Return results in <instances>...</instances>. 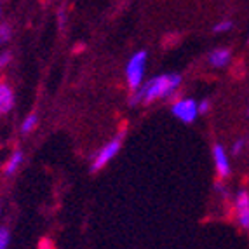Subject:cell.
I'll return each instance as SVG.
<instances>
[{"label":"cell","mask_w":249,"mask_h":249,"mask_svg":"<svg viewBox=\"0 0 249 249\" xmlns=\"http://www.w3.org/2000/svg\"><path fill=\"white\" fill-rule=\"evenodd\" d=\"M9 242H11V232H9V229L2 227L0 229V249H7Z\"/></svg>","instance_id":"cell-13"},{"label":"cell","mask_w":249,"mask_h":249,"mask_svg":"<svg viewBox=\"0 0 249 249\" xmlns=\"http://www.w3.org/2000/svg\"><path fill=\"white\" fill-rule=\"evenodd\" d=\"M23 152L21 150H16V152H13L11 154V157H9V160H7V164H5V169H4V173L7 176H13L14 173H16L18 169L21 167V164H23Z\"/></svg>","instance_id":"cell-9"},{"label":"cell","mask_w":249,"mask_h":249,"mask_svg":"<svg viewBox=\"0 0 249 249\" xmlns=\"http://www.w3.org/2000/svg\"><path fill=\"white\" fill-rule=\"evenodd\" d=\"M121 146H122V134H119V136H115L113 140H110V142H108L107 145H105L103 148L94 155L92 164H91V169L92 171L103 169L107 164H110V162L117 157V154L121 152Z\"/></svg>","instance_id":"cell-4"},{"label":"cell","mask_w":249,"mask_h":249,"mask_svg":"<svg viewBox=\"0 0 249 249\" xmlns=\"http://www.w3.org/2000/svg\"><path fill=\"white\" fill-rule=\"evenodd\" d=\"M248 112H249V107H248Z\"/></svg>","instance_id":"cell-18"},{"label":"cell","mask_w":249,"mask_h":249,"mask_svg":"<svg viewBox=\"0 0 249 249\" xmlns=\"http://www.w3.org/2000/svg\"><path fill=\"white\" fill-rule=\"evenodd\" d=\"M208 61L213 68H225L229 67V63L232 61V53L229 49H225V47H218V49L209 53Z\"/></svg>","instance_id":"cell-8"},{"label":"cell","mask_w":249,"mask_h":249,"mask_svg":"<svg viewBox=\"0 0 249 249\" xmlns=\"http://www.w3.org/2000/svg\"><path fill=\"white\" fill-rule=\"evenodd\" d=\"M244 146H246L244 140H237V142L233 143V146H232V155H241L242 150H244Z\"/></svg>","instance_id":"cell-14"},{"label":"cell","mask_w":249,"mask_h":249,"mask_svg":"<svg viewBox=\"0 0 249 249\" xmlns=\"http://www.w3.org/2000/svg\"><path fill=\"white\" fill-rule=\"evenodd\" d=\"M171 113L178 119V121L185 122V124H192L196 122V119L200 115L199 113V105L194 98H179L175 103L171 105Z\"/></svg>","instance_id":"cell-3"},{"label":"cell","mask_w":249,"mask_h":249,"mask_svg":"<svg viewBox=\"0 0 249 249\" xmlns=\"http://www.w3.org/2000/svg\"><path fill=\"white\" fill-rule=\"evenodd\" d=\"M213 160H214V166H216V173L220 176V179H225L230 176V159H229V152L225 148L221 143H216L213 146Z\"/></svg>","instance_id":"cell-6"},{"label":"cell","mask_w":249,"mask_h":249,"mask_svg":"<svg viewBox=\"0 0 249 249\" xmlns=\"http://www.w3.org/2000/svg\"><path fill=\"white\" fill-rule=\"evenodd\" d=\"M0 16H2V4H0Z\"/></svg>","instance_id":"cell-17"},{"label":"cell","mask_w":249,"mask_h":249,"mask_svg":"<svg viewBox=\"0 0 249 249\" xmlns=\"http://www.w3.org/2000/svg\"><path fill=\"white\" fill-rule=\"evenodd\" d=\"M9 63H11V53H9V51L0 53V68H5Z\"/></svg>","instance_id":"cell-16"},{"label":"cell","mask_w":249,"mask_h":249,"mask_svg":"<svg viewBox=\"0 0 249 249\" xmlns=\"http://www.w3.org/2000/svg\"><path fill=\"white\" fill-rule=\"evenodd\" d=\"M233 28V23L230 19H223L220 21V23H216L214 25V34H225V32H230V30Z\"/></svg>","instance_id":"cell-11"},{"label":"cell","mask_w":249,"mask_h":249,"mask_svg":"<svg viewBox=\"0 0 249 249\" xmlns=\"http://www.w3.org/2000/svg\"><path fill=\"white\" fill-rule=\"evenodd\" d=\"M11 40V26L7 23H0V44H7Z\"/></svg>","instance_id":"cell-12"},{"label":"cell","mask_w":249,"mask_h":249,"mask_svg":"<svg viewBox=\"0 0 249 249\" xmlns=\"http://www.w3.org/2000/svg\"><path fill=\"white\" fill-rule=\"evenodd\" d=\"M233 209H235L237 223L244 230H249V192L241 188L233 197Z\"/></svg>","instance_id":"cell-5"},{"label":"cell","mask_w":249,"mask_h":249,"mask_svg":"<svg viewBox=\"0 0 249 249\" xmlns=\"http://www.w3.org/2000/svg\"><path fill=\"white\" fill-rule=\"evenodd\" d=\"M197 105H199L200 115H202V113H208L209 110H211V101L209 100H200V101H197Z\"/></svg>","instance_id":"cell-15"},{"label":"cell","mask_w":249,"mask_h":249,"mask_svg":"<svg viewBox=\"0 0 249 249\" xmlns=\"http://www.w3.org/2000/svg\"><path fill=\"white\" fill-rule=\"evenodd\" d=\"M146 61H148L146 51H138L129 58L127 65H125V80H127V86L131 91H136L145 82Z\"/></svg>","instance_id":"cell-2"},{"label":"cell","mask_w":249,"mask_h":249,"mask_svg":"<svg viewBox=\"0 0 249 249\" xmlns=\"http://www.w3.org/2000/svg\"><path fill=\"white\" fill-rule=\"evenodd\" d=\"M14 108V91L7 82H0V115H5Z\"/></svg>","instance_id":"cell-7"},{"label":"cell","mask_w":249,"mask_h":249,"mask_svg":"<svg viewBox=\"0 0 249 249\" xmlns=\"http://www.w3.org/2000/svg\"><path fill=\"white\" fill-rule=\"evenodd\" d=\"M38 124V115L37 113H28V117H25V121L21 124V133L23 134H28L32 133Z\"/></svg>","instance_id":"cell-10"},{"label":"cell","mask_w":249,"mask_h":249,"mask_svg":"<svg viewBox=\"0 0 249 249\" xmlns=\"http://www.w3.org/2000/svg\"><path fill=\"white\" fill-rule=\"evenodd\" d=\"M179 86H181V75L178 73L155 75L152 79L145 80L136 91H133L131 103L150 105L159 100H167V98H173L178 92Z\"/></svg>","instance_id":"cell-1"}]
</instances>
